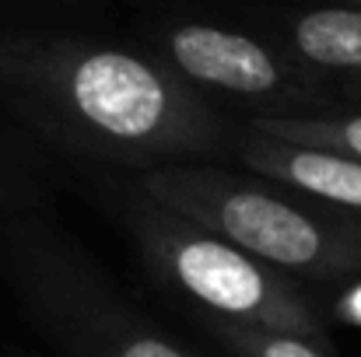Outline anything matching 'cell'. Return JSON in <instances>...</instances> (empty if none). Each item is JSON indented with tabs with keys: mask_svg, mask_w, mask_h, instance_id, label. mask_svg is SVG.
Listing matches in <instances>:
<instances>
[{
	"mask_svg": "<svg viewBox=\"0 0 361 357\" xmlns=\"http://www.w3.org/2000/svg\"><path fill=\"white\" fill-rule=\"evenodd\" d=\"M140 193L284 277H361V218L270 179H239L204 165H161L144 172Z\"/></svg>",
	"mask_w": 361,
	"mask_h": 357,
	"instance_id": "obj_1",
	"label": "cell"
},
{
	"mask_svg": "<svg viewBox=\"0 0 361 357\" xmlns=\"http://www.w3.org/2000/svg\"><path fill=\"white\" fill-rule=\"evenodd\" d=\"M42 92L56 116L109 154L137 161H183L211 154L221 126L154 63L123 53L92 49L53 60Z\"/></svg>",
	"mask_w": 361,
	"mask_h": 357,
	"instance_id": "obj_2",
	"label": "cell"
},
{
	"mask_svg": "<svg viewBox=\"0 0 361 357\" xmlns=\"http://www.w3.org/2000/svg\"><path fill=\"white\" fill-rule=\"evenodd\" d=\"M130 228L158 277L200 305L211 319L277 330L334 347L319 312L295 284V277L277 273L274 266L165 211L144 193L130 207Z\"/></svg>",
	"mask_w": 361,
	"mask_h": 357,
	"instance_id": "obj_3",
	"label": "cell"
},
{
	"mask_svg": "<svg viewBox=\"0 0 361 357\" xmlns=\"http://www.w3.org/2000/svg\"><path fill=\"white\" fill-rule=\"evenodd\" d=\"M239 158L259 179L295 189L341 214L361 218V161L355 158L288 144L277 137H263L256 130L239 144Z\"/></svg>",
	"mask_w": 361,
	"mask_h": 357,
	"instance_id": "obj_4",
	"label": "cell"
},
{
	"mask_svg": "<svg viewBox=\"0 0 361 357\" xmlns=\"http://www.w3.org/2000/svg\"><path fill=\"white\" fill-rule=\"evenodd\" d=\"M169 53L186 77L232 95L259 99V95H277L288 84L281 63L256 39H245L239 32L186 25L172 32Z\"/></svg>",
	"mask_w": 361,
	"mask_h": 357,
	"instance_id": "obj_5",
	"label": "cell"
},
{
	"mask_svg": "<svg viewBox=\"0 0 361 357\" xmlns=\"http://www.w3.org/2000/svg\"><path fill=\"white\" fill-rule=\"evenodd\" d=\"M295 49L330 70H361V11L323 7L295 25Z\"/></svg>",
	"mask_w": 361,
	"mask_h": 357,
	"instance_id": "obj_6",
	"label": "cell"
},
{
	"mask_svg": "<svg viewBox=\"0 0 361 357\" xmlns=\"http://www.w3.org/2000/svg\"><path fill=\"white\" fill-rule=\"evenodd\" d=\"M252 130L361 161V116H259Z\"/></svg>",
	"mask_w": 361,
	"mask_h": 357,
	"instance_id": "obj_7",
	"label": "cell"
},
{
	"mask_svg": "<svg viewBox=\"0 0 361 357\" xmlns=\"http://www.w3.org/2000/svg\"><path fill=\"white\" fill-rule=\"evenodd\" d=\"M81 337L88 344V357H193L183 347H176L172 340H165L144 326L123 322L120 315L116 319L106 315L99 322H88Z\"/></svg>",
	"mask_w": 361,
	"mask_h": 357,
	"instance_id": "obj_8",
	"label": "cell"
},
{
	"mask_svg": "<svg viewBox=\"0 0 361 357\" xmlns=\"http://www.w3.org/2000/svg\"><path fill=\"white\" fill-rule=\"evenodd\" d=\"M211 333L235 357H337L334 347L312 344L305 337H288V333H277V330H259V326H239V322L211 319Z\"/></svg>",
	"mask_w": 361,
	"mask_h": 357,
	"instance_id": "obj_9",
	"label": "cell"
},
{
	"mask_svg": "<svg viewBox=\"0 0 361 357\" xmlns=\"http://www.w3.org/2000/svg\"><path fill=\"white\" fill-rule=\"evenodd\" d=\"M358 4H361V0H358Z\"/></svg>",
	"mask_w": 361,
	"mask_h": 357,
	"instance_id": "obj_10",
	"label": "cell"
}]
</instances>
